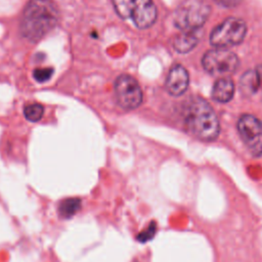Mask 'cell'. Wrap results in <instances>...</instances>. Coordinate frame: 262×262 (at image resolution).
<instances>
[{"label":"cell","instance_id":"cell-11","mask_svg":"<svg viewBox=\"0 0 262 262\" xmlns=\"http://www.w3.org/2000/svg\"><path fill=\"white\" fill-rule=\"evenodd\" d=\"M200 30L181 31L173 41V47L179 54H186L190 52L199 42Z\"/></svg>","mask_w":262,"mask_h":262},{"label":"cell","instance_id":"cell-12","mask_svg":"<svg viewBox=\"0 0 262 262\" xmlns=\"http://www.w3.org/2000/svg\"><path fill=\"white\" fill-rule=\"evenodd\" d=\"M82 202L79 198H67L64 199L59 205V215L62 219H71L81 209Z\"/></svg>","mask_w":262,"mask_h":262},{"label":"cell","instance_id":"cell-16","mask_svg":"<svg viewBox=\"0 0 262 262\" xmlns=\"http://www.w3.org/2000/svg\"><path fill=\"white\" fill-rule=\"evenodd\" d=\"M54 74V70L52 68H38L34 71L33 76L37 82L43 83L49 81Z\"/></svg>","mask_w":262,"mask_h":262},{"label":"cell","instance_id":"cell-13","mask_svg":"<svg viewBox=\"0 0 262 262\" xmlns=\"http://www.w3.org/2000/svg\"><path fill=\"white\" fill-rule=\"evenodd\" d=\"M241 89L245 94H254L260 89L256 71H248L242 76Z\"/></svg>","mask_w":262,"mask_h":262},{"label":"cell","instance_id":"cell-5","mask_svg":"<svg viewBox=\"0 0 262 262\" xmlns=\"http://www.w3.org/2000/svg\"><path fill=\"white\" fill-rule=\"evenodd\" d=\"M247 26L239 19L229 18L217 26L210 35V43L217 47L223 49L240 44L246 36Z\"/></svg>","mask_w":262,"mask_h":262},{"label":"cell","instance_id":"cell-4","mask_svg":"<svg viewBox=\"0 0 262 262\" xmlns=\"http://www.w3.org/2000/svg\"><path fill=\"white\" fill-rule=\"evenodd\" d=\"M209 14L208 5L199 0H193L178 9L174 17V24L181 31L201 30Z\"/></svg>","mask_w":262,"mask_h":262},{"label":"cell","instance_id":"cell-3","mask_svg":"<svg viewBox=\"0 0 262 262\" xmlns=\"http://www.w3.org/2000/svg\"><path fill=\"white\" fill-rule=\"evenodd\" d=\"M112 4L120 18L132 21L138 29H148L157 20L153 0H112Z\"/></svg>","mask_w":262,"mask_h":262},{"label":"cell","instance_id":"cell-10","mask_svg":"<svg viewBox=\"0 0 262 262\" xmlns=\"http://www.w3.org/2000/svg\"><path fill=\"white\" fill-rule=\"evenodd\" d=\"M234 93L233 81L227 77L218 79L212 90V99L218 103L225 104L228 103Z\"/></svg>","mask_w":262,"mask_h":262},{"label":"cell","instance_id":"cell-9","mask_svg":"<svg viewBox=\"0 0 262 262\" xmlns=\"http://www.w3.org/2000/svg\"><path fill=\"white\" fill-rule=\"evenodd\" d=\"M188 82V73L185 68L181 65H175L169 71L166 80V89L169 94L179 97L186 91Z\"/></svg>","mask_w":262,"mask_h":262},{"label":"cell","instance_id":"cell-14","mask_svg":"<svg viewBox=\"0 0 262 262\" xmlns=\"http://www.w3.org/2000/svg\"><path fill=\"white\" fill-rule=\"evenodd\" d=\"M24 114L27 120L31 122H37L42 118L44 114V109L40 104H30L25 107Z\"/></svg>","mask_w":262,"mask_h":262},{"label":"cell","instance_id":"cell-6","mask_svg":"<svg viewBox=\"0 0 262 262\" xmlns=\"http://www.w3.org/2000/svg\"><path fill=\"white\" fill-rule=\"evenodd\" d=\"M204 69L215 76L228 75L239 66V58L231 52L223 49L209 51L202 60Z\"/></svg>","mask_w":262,"mask_h":262},{"label":"cell","instance_id":"cell-7","mask_svg":"<svg viewBox=\"0 0 262 262\" xmlns=\"http://www.w3.org/2000/svg\"><path fill=\"white\" fill-rule=\"evenodd\" d=\"M115 96L118 105L124 110H133L142 102V91L138 82L130 75H121L115 82Z\"/></svg>","mask_w":262,"mask_h":262},{"label":"cell","instance_id":"cell-1","mask_svg":"<svg viewBox=\"0 0 262 262\" xmlns=\"http://www.w3.org/2000/svg\"><path fill=\"white\" fill-rule=\"evenodd\" d=\"M59 17L58 8L52 0H31L24 11L21 32L25 38L36 42L57 26Z\"/></svg>","mask_w":262,"mask_h":262},{"label":"cell","instance_id":"cell-15","mask_svg":"<svg viewBox=\"0 0 262 262\" xmlns=\"http://www.w3.org/2000/svg\"><path fill=\"white\" fill-rule=\"evenodd\" d=\"M156 232H157V223L155 221H152L145 230H142L137 234L136 240L139 243H147L154 239Z\"/></svg>","mask_w":262,"mask_h":262},{"label":"cell","instance_id":"cell-8","mask_svg":"<svg viewBox=\"0 0 262 262\" xmlns=\"http://www.w3.org/2000/svg\"><path fill=\"white\" fill-rule=\"evenodd\" d=\"M237 130L252 155L262 156V121L252 115H244L237 122Z\"/></svg>","mask_w":262,"mask_h":262},{"label":"cell","instance_id":"cell-17","mask_svg":"<svg viewBox=\"0 0 262 262\" xmlns=\"http://www.w3.org/2000/svg\"><path fill=\"white\" fill-rule=\"evenodd\" d=\"M257 77H258V81H259V88L262 90V66H260L257 70Z\"/></svg>","mask_w":262,"mask_h":262},{"label":"cell","instance_id":"cell-2","mask_svg":"<svg viewBox=\"0 0 262 262\" xmlns=\"http://www.w3.org/2000/svg\"><path fill=\"white\" fill-rule=\"evenodd\" d=\"M184 122L188 131L201 140L212 141L219 134L218 118L211 106L201 98H194L186 104Z\"/></svg>","mask_w":262,"mask_h":262}]
</instances>
